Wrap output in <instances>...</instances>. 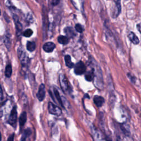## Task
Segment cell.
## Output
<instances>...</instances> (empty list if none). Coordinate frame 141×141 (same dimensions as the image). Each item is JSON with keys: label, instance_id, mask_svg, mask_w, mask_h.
I'll return each mask as SVG.
<instances>
[{"label": "cell", "instance_id": "1", "mask_svg": "<svg viewBox=\"0 0 141 141\" xmlns=\"http://www.w3.org/2000/svg\"><path fill=\"white\" fill-rule=\"evenodd\" d=\"M91 62H92V65L93 66L92 69L94 74V85L98 89L101 90L104 88V81L101 69L100 66H99L97 62L94 60Z\"/></svg>", "mask_w": 141, "mask_h": 141}, {"label": "cell", "instance_id": "2", "mask_svg": "<svg viewBox=\"0 0 141 141\" xmlns=\"http://www.w3.org/2000/svg\"><path fill=\"white\" fill-rule=\"evenodd\" d=\"M18 54L22 65L23 66H27L29 64V59L26 53L22 49L19 48L18 50Z\"/></svg>", "mask_w": 141, "mask_h": 141}, {"label": "cell", "instance_id": "3", "mask_svg": "<svg viewBox=\"0 0 141 141\" xmlns=\"http://www.w3.org/2000/svg\"><path fill=\"white\" fill-rule=\"evenodd\" d=\"M59 82L62 89L64 92H67L69 90L68 82L66 76L64 74H60L59 76Z\"/></svg>", "mask_w": 141, "mask_h": 141}, {"label": "cell", "instance_id": "4", "mask_svg": "<svg viewBox=\"0 0 141 141\" xmlns=\"http://www.w3.org/2000/svg\"><path fill=\"white\" fill-rule=\"evenodd\" d=\"M48 109L49 113L52 115L60 116L62 114V110L60 107L51 102H49L48 104Z\"/></svg>", "mask_w": 141, "mask_h": 141}, {"label": "cell", "instance_id": "5", "mask_svg": "<svg viewBox=\"0 0 141 141\" xmlns=\"http://www.w3.org/2000/svg\"><path fill=\"white\" fill-rule=\"evenodd\" d=\"M74 70L77 75H82L86 71V66L82 61H80L74 66Z\"/></svg>", "mask_w": 141, "mask_h": 141}, {"label": "cell", "instance_id": "6", "mask_svg": "<svg viewBox=\"0 0 141 141\" xmlns=\"http://www.w3.org/2000/svg\"><path fill=\"white\" fill-rule=\"evenodd\" d=\"M17 120V111L16 107L15 106L11 111L9 120H8V123L11 125L13 126L16 123Z\"/></svg>", "mask_w": 141, "mask_h": 141}, {"label": "cell", "instance_id": "7", "mask_svg": "<svg viewBox=\"0 0 141 141\" xmlns=\"http://www.w3.org/2000/svg\"><path fill=\"white\" fill-rule=\"evenodd\" d=\"M115 6L113 7V12H112V16L114 18L119 16L121 11V5L120 1H115Z\"/></svg>", "mask_w": 141, "mask_h": 141}, {"label": "cell", "instance_id": "8", "mask_svg": "<svg viewBox=\"0 0 141 141\" xmlns=\"http://www.w3.org/2000/svg\"><path fill=\"white\" fill-rule=\"evenodd\" d=\"M36 96L40 101H42L44 99L45 97V86L44 84H41L40 85Z\"/></svg>", "mask_w": 141, "mask_h": 141}, {"label": "cell", "instance_id": "9", "mask_svg": "<svg viewBox=\"0 0 141 141\" xmlns=\"http://www.w3.org/2000/svg\"><path fill=\"white\" fill-rule=\"evenodd\" d=\"M56 47L55 44L52 42H48L43 46L44 50L46 52H52Z\"/></svg>", "mask_w": 141, "mask_h": 141}, {"label": "cell", "instance_id": "10", "mask_svg": "<svg viewBox=\"0 0 141 141\" xmlns=\"http://www.w3.org/2000/svg\"><path fill=\"white\" fill-rule=\"evenodd\" d=\"M94 103L98 107H101L105 102V100L104 98L99 95H95L93 99Z\"/></svg>", "mask_w": 141, "mask_h": 141}, {"label": "cell", "instance_id": "11", "mask_svg": "<svg viewBox=\"0 0 141 141\" xmlns=\"http://www.w3.org/2000/svg\"><path fill=\"white\" fill-rule=\"evenodd\" d=\"M128 38L131 42L135 45H137L139 43V40L137 35L133 32H130L128 35Z\"/></svg>", "mask_w": 141, "mask_h": 141}, {"label": "cell", "instance_id": "12", "mask_svg": "<svg viewBox=\"0 0 141 141\" xmlns=\"http://www.w3.org/2000/svg\"><path fill=\"white\" fill-rule=\"evenodd\" d=\"M19 125L20 126H23L27 121V113L26 112H23L19 118Z\"/></svg>", "mask_w": 141, "mask_h": 141}, {"label": "cell", "instance_id": "13", "mask_svg": "<svg viewBox=\"0 0 141 141\" xmlns=\"http://www.w3.org/2000/svg\"><path fill=\"white\" fill-rule=\"evenodd\" d=\"M65 64L66 66H67L68 67L72 68L74 67V64L71 61V57L68 55H66L65 57Z\"/></svg>", "mask_w": 141, "mask_h": 141}, {"label": "cell", "instance_id": "14", "mask_svg": "<svg viewBox=\"0 0 141 141\" xmlns=\"http://www.w3.org/2000/svg\"><path fill=\"white\" fill-rule=\"evenodd\" d=\"M58 42L60 44L62 45H66L69 42V40L67 36L60 35L58 37Z\"/></svg>", "mask_w": 141, "mask_h": 141}, {"label": "cell", "instance_id": "15", "mask_svg": "<svg viewBox=\"0 0 141 141\" xmlns=\"http://www.w3.org/2000/svg\"><path fill=\"white\" fill-rule=\"evenodd\" d=\"M85 80L88 82H90V81H92L93 80H94V74L93 69L92 71H88L86 73L85 75Z\"/></svg>", "mask_w": 141, "mask_h": 141}, {"label": "cell", "instance_id": "16", "mask_svg": "<svg viewBox=\"0 0 141 141\" xmlns=\"http://www.w3.org/2000/svg\"><path fill=\"white\" fill-rule=\"evenodd\" d=\"M64 32L66 33V34L69 37H73L74 35L75 34L74 33L73 28L71 27H66L64 29Z\"/></svg>", "mask_w": 141, "mask_h": 141}, {"label": "cell", "instance_id": "17", "mask_svg": "<svg viewBox=\"0 0 141 141\" xmlns=\"http://www.w3.org/2000/svg\"><path fill=\"white\" fill-rule=\"evenodd\" d=\"M36 48V45L34 42H31V41H28L27 44V49L28 51L32 52L34 51Z\"/></svg>", "mask_w": 141, "mask_h": 141}, {"label": "cell", "instance_id": "18", "mask_svg": "<svg viewBox=\"0 0 141 141\" xmlns=\"http://www.w3.org/2000/svg\"><path fill=\"white\" fill-rule=\"evenodd\" d=\"M31 134H32V131L29 128H28V129L25 130L23 134V136L22 137L21 141H26V139L28 137L30 136Z\"/></svg>", "mask_w": 141, "mask_h": 141}, {"label": "cell", "instance_id": "19", "mask_svg": "<svg viewBox=\"0 0 141 141\" xmlns=\"http://www.w3.org/2000/svg\"><path fill=\"white\" fill-rule=\"evenodd\" d=\"M54 94H55V97H56V98L57 99V101L59 103V104L62 106L64 107V104H63V102H62V99H61V97H60V93L59 92V91H58V90L56 88H54Z\"/></svg>", "mask_w": 141, "mask_h": 141}, {"label": "cell", "instance_id": "20", "mask_svg": "<svg viewBox=\"0 0 141 141\" xmlns=\"http://www.w3.org/2000/svg\"><path fill=\"white\" fill-rule=\"evenodd\" d=\"M12 73V68L11 65H8L6 66L5 69V75L7 77H10Z\"/></svg>", "mask_w": 141, "mask_h": 141}, {"label": "cell", "instance_id": "21", "mask_svg": "<svg viewBox=\"0 0 141 141\" xmlns=\"http://www.w3.org/2000/svg\"><path fill=\"white\" fill-rule=\"evenodd\" d=\"M33 31L30 29H28L26 31H25L23 33V35L24 36L26 37H30L32 36V35L33 34Z\"/></svg>", "mask_w": 141, "mask_h": 141}, {"label": "cell", "instance_id": "22", "mask_svg": "<svg viewBox=\"0 0 141 141\" xmlns=\"http://www.w3.org/2000/svg\"><path fill=\"white\" fill-rule=\"evenodd\" d=\"M75 29H76V31L79 33H82L83 31V30H84L83 27L82 25L80 24H76V27H75Z\"/></svg>", "mask_w": 141, "mask_h": 141}, {"label": "cell", "instance_id": "23", "mask_svg": "<svg viewBox=\"0 0 141 141\" xmlns=\"http://www.w3.org/2000/svg\"><path fill=\"white\" fill-rule=\"evenodd\" d=\"M14 134H12L8 138L7 141H14Z\"/></svg>", "mask_w": 141, "mask_h": 141}, {"label": "cell", "instance_id": "24", "mask_svg": "<svg viewBox=\"0 0 141 141\" xmlns=\"http://www.w3.org/2000/svg\"><path fill=\"white\" fill-rule=\"evenodd\" d=\"M128 77L130 78V79L131 80L132 82H133L134 83H135V80H135L136 78H135V77L134 76H132L131 74H128Z\"/></svg>", "mask_w": 141, "mask_h": 141}, {"label": "cell", "instance_id": "25", "mask_svg": "<svg viewBox=\"0 0 141 141\" xmlns=\"http://www.w3.org/2000/svg\"><path fill=\"white\" fill-rule=\"evenodd\" d=\"M60 2L59 1H56V0H53V1H51V4L53 6H56L58 5V3Z\"/></svg>", "mask_w": 141, "mask_h": 141}, {"label": "cell", "instance_id": "26", "mask_svg": "<svg viewBox=\"0 0 141 141\" xmlns=\"http://www.w3.org/2000/svg\"><path fill=\"white\" fill-rule=\"evenodd\" d=\"M2 98H3V93H2V90L0 87V103L1 102L2 100Z\"/></svg>", "mask_w": 141, "mask_h": 141}, {"label": "cell", "instance_id": "27", "mask_svg": "<svg viewBox=\"0 0 141 141\" xmlns=\"http://www.w3.org/2000/svg\"><path fill=\"white\" fill-rule=\"evenodd\" d=\"M137 29L139 30V32L141 33V22L140 23H139L138 24H137Z\"/></svg>", "mask_w": 141, "mask_h": 141}, {"label": "cell", "instance_id": "28", "mask_svg": "<svg viewBox=\"0 0 141 141\" xmlns=\"http://www.w3.org/2000/svg\"><path fill=\"white\" fill-rule=\"evenodd\" d=\"M116 141H121V139H120V138L119 137H118V138H117Z\"/></svg>", "mask_w": 141, "mask_h": 141}, {"label": "cell", "instance_id": "29", "mask_svg": "<svg viewBox=\"0 0 141 141\" xmlns=\"http://www.w3.org/2000/svg\"><path fill=\"white\" fill-rule=\"evenodd\" d=\"M1 140V134L0 133V141Z\"/></svg>", "mask_w": 141, "mask_h": 141}, {"label": "cell", "instance_id": "30", "mask_svg": "<svg viewBox=\"0 0 141 141\" xmlns=\"http://www.w3.org/2000/svg\"><path fill=\"white\" fill-rule=\"evenodd\" d=\"M0 15H1V11H0Z\"/></svg>", "mask_w": 141, "mask_h": 141}]
</instances>
